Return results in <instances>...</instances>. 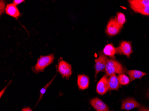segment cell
I'll list each match as a JSON object with an SVG mask.
<instances>
[{"label":"cell","mask_w":149,"mask_h":111,"mask_svg":"<svg viewBox=\"0 0 149 111\" xmlns=\"http://www.w3.org/2000/svg\"><path fill=\"white\" fill-rule=\"evenodd\" d=\"M131 9L144 15H149V0L129 1Z\"/></svg>","instance_id":"1"},{"label":"cell","mask_w":149,"mask_h":111,"mask_svg":"<svg viewBox=\"0 0 149 111\" xmlns=\"http://www.w3.org/2000/svg\"><path fill=\"white\" fill-rule=\"evenodd\" d=\"M54 59L55 57L53 54L40 57V58L38 60L36 65L33 67V71L36 73L43 71L46 67L53 63Z\"/></svg>","instance_id":"2"},{"label":"cell","mask_w":149,"mask_h":111,"mask_svg":"<svg viewBox=\"0 0 149 111\" xmlns=\"http://www.w3.org/2000/svg\"><path fill=\"white\" fill-rule=\"evenodd\" d=\"M105 70L106 75L108 76H111L113 74H121L124 72L122 65L114 60H108Z\"/></svg>","instance_id":"3"},{"label":"cell","mask_w":149,"mask_h":111,"mask_svg":"<svg viewBox=\"0 0 149 111\" xmlns=\"http://www.w3.org/2000/svg\"><path fill=\"white\" fill-rule=\"evenodd\" d=\"M58 70L63 77H69L72 74V67L67 62L61 60L58 62Z\"/></svg>","instance_id":"4"},{"label":"cell","mask_w":149,"mask_h":111,"mask_svg":"<svg viewBox=\"0 0 149 111\" xmlns=\"http://www.w3.org/2000/svg\"><path fill=\"white\" fill-rule=\"evenodd\" d=\"M107 57L105 55L101 54L100 55L98 58L95 60V77L96 78L97 77V75L100 72L104 70L106 67L107 64Z\"/></svg>","instance_id":"5"},{"label":"cell","mask_w":149,"mask_h":111,"mask_svg":"<svg viewBox=\"0 0 149 111\" xmlns=\"http://www.w3.org/2000/svg\"><path fill=\"white\" fill-rule=\"evenodd\" d=\"M120 28L117 24L116 18L110 20L106 28V32L109 36L115 35L119 32Z\"/></svg>","instance_id":"6"},{"label":"cell","mask_w":149,"mask_h":111,"mask_svg":"<svg viewBox=\"0 0 149 111\" xmlns=\"http://www.w3.org/2000/svg\"><path fill=\"white\" fill-rule=\"evenodd\" d=\"M140 104L134 98H127L124 100L122 103L121 109L123 110H130L133 108H139Z\"/></svg>","instance_id":"7"},{"label":"cell","mask_w":149,"mask_h":111,"mask_svg":"<svg viewBox=\"0 0 149 111\" xmlns=\"http://www.w3.org/2000/svg\"><path fill=\"white\" fill-rule=\"evenodd\" d=\"M90 104L97 111H109L108 106L97 97L92 99L90 101Z\"/></svg>","instance_id":"8"},{"label":"cell","mask_w":149,"mask_h":111,"mask_svg":"<svg viewBox=\"0 0 149 111\" xmlns=\"http://www.w3.org/2000/svg\"><path fill=\"white\" fill-rule=\"evenodd\" d=\"M109 90L107 76H104L100 80L97 85V92L100 95H104Z\"/></svg>","instance_id":"9"},{"label":"cell","mask_w":149,"mask_h":111,"mask_svg":"<svg viewBox=\"0 0 149 111\" xmlns=\"http://www.w3.org/2000/svg\"><path fill=\"white\" fill-rule=\"evenodd\" d=\"M118 50L119 53L124 54L127 57H129L132 52V46L130 42L124 41L120 44Z\"/></svg>","instance_id":"10"},{"label":"cell","mask_w":149,"mask_h":111,"mask_svg":"<svg viewBox=\"0 0 149 111\" xmlns=\"http://www.w3.org/2000/svg\"><path fill=\"white\" fill-rule=\"evenodd\" d=\"M6 13L9 15L17 19L20 16V12L16 6L13 3L8 4L6 8Z\"/></svg>","instance_id":"11"},{"label":"cell","mask_w":149,"mask_h":111,"mask_svg":"<svg viewBox=\"0 0 149 111\" xmlns=\"http://www.w3.org/2000/svg\"><path fill=\"white\" fill-rule=\"evenodd\" d=\"M77 84L79 88L81 90L87 89L89 86V77L86 75H78L77 78Z\"/></svg>","instance_id":"12"},{"label":"cell","mask_w":149,"mask_h":111,"mask_svg":"<svg viewBox=\"0 0 149 111\" xmlns=\"http://www.w3.org/2000/svg\"><path fill=\"white\" fill-rule=\"evenodd\" d=\"M108 88L109 90H118L119 88L120 83L118 78L115 74L110 76L108 80Z\"/></svg>","instance_id":"13"},{"label":"cell","mask_w":149,"mask_h":111,"mask_svg":"<svg viewBox=\"0 0 149 111\" xmlns=\"http://www.w3.org/2000/svg\"><path fill=\"white\" fill-rule=\"evenodd\" d=\"M127 73L129 76L130 79L131 81L136 79H141L143 77L146 75L145 72L135 70L128 71Z\"/></svg>","instance_id":"14"},{"label":"cell","mask_w":149,"mask_h":111,"mask_svg":"<svg viewBox=\"0 0 149 111\" xmlns=\"http://www.w3.org/2000/svg\"><path fill=\"white\" fill-rule=\"evenodd\" d=\"M103 52L106 56L113 57L116 53H118V50L111 44H108L104 47Z\"/></svg>","instance_id":"15"},{"label":"cell","mask_w":149,"mask_h":111,"mask_svg":"<svg viewBox=\"0 0 149 111\" xmlns=\"http://www.w3.org/2000/svg\"><path fill=\"white\" fill-rule=\"evenodd\" d=\"M56 75H55V77H54L53 78V79H52V80H51V81H49V82H48V83H47V85H46L44 87L42 88L41 89L40 92V96H39V99H38L37 103L36 105V106L38 104V103H39V102L40 101H41V100L42 99L43 95H44L45 92H46V91H47V88H48L49 87L50 85H51V84H52V83L53 82L54 80V79H55V78H56Z\"/></svg>","instance_id":"16"},{"label":"cell","mask_w":149,"mask_h":111,"mask_svg":"<svg viewBox=\"0 0 149 111\" xmlns=\"http://www.w3.org/2000/svg\"><path fill=\"white\" fill-rule=\"evenodd\" d=\"M116 20L117 24L118 25L119 27L121 28L125 22L126 19H125V15L123 13L119 12L117 14V17L116 18Z\"/></svg>","instance_id":"17"},{"label":"cell","mask_w":149,"mask_h":111,"mask_svg":"<svg viewBox=\"0 0 149 111\" xmlns=\"http://www.w3.org/2000/svg\"><path fill=\"white\" fill-rule=\"evenodd\" d=\"M120 84L121 85H127L129 84L130 82V79L128 76L125 74H121L119 75L118 77Z\"/></svg>","instance_id":"18"},{"label":"cell","mask_w":149,"mask_h":111,"mask_svg":"<svg viewBox=\"0 0 149 111\" xmlns=\"http://www.w3.org/2000/svg\"><path fill=\"white\" fill-rule=\"evenodd\" d=\"M5 2L4 1H1L0 2V12H1V14L2 13L4 12V11H5Z\"/></svg>","instance_id":"19"},{"label":"cell","mask_w":149,"mask_h":111,"mask_svg":"<svg viewBox=\"0 0 149 111\" xmlns=\"http://www.w3.org/2000/svg\"><path fill=\"white\" fill-rule=\"evenodd\" d=\"M11 82V81H10V82L9 83V84H8V85H7L6 86V87H5V88H3V89H2V90H1V92H0V97H2V95H3V94H4V92H5V91H6V88H7V87L9 86V85H10V84Z\"/></svg>","instance_id":"20"},{"label":"cell","mask_w":149,"mask_h":111,"mask_svg":"<svg viewBox=\"0 0 149 111\" xmlns=\"http://www.w3.org/2000/svg\"><path fill=\"white\" fill-rule=\"evenodd\" d=\"M23 1H24L23 0H14L13 1V4L16 6L22 3Z\"/></svg>","instance_id":"21"},{"label":"cell","mask_w":149,"mask_h":111,"mask_svg":"<svg viewBox=\"0 0 149 111\" xmlns=\"http://www.w3.org/2000/svg\"><path fill=\"white\" fill-rule=\"evenodd\" d=\"M139 111H149V108H147L144 107L143 106H140L139 108Z\"/></svg>","instance_id":"22"},{"label":"cell","mask_w":149,"mask_h":111,"mask_svg":"<svg viewBox=\"0 0 149 111\" xmlns=\"http://www.w3.org/2000/svg\"><path fill=\"white\" fill-rule=\"evenodd\" d=\"M22 111H33L32 109L30 108L27 107L25 108H23L22 110Z\"/></svg>","instance_id":"23"},{"label":"cell","mask_w":149,"mask_h":111,"mask_svg":"<svg viewBox=\"0 0 149 111\" xmlns=\"http://www.w3.org/2000/svg\"><path fill=\"white\" fill-rule=\"evenodd\" d=\"M146 97H147V98H149V92L148 93H147L146 94Z\"/></svg>","instance_id":"24"},{"label":"cell","mask_w":149,"mask_h":111,"mask_svg":"<svg viewBox=\"0 0 149 111\" xmlns=\"http://www.w3.org/2000/svg\"></svg>","instance_id":"25"}]
</instances>
